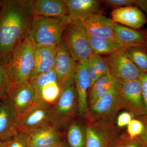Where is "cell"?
<instances>
[{"label": "cell", "mask_w": 147, "mask_h": 147, "mask_svg": "<svg viewBox=\"0 0 147 147\" xmlns=\"http://www.w3.org/2000/svg\"><path fill=\"white\" fill-rule=\"evenodd\" d=\"M33 19L26 0H0V63H8L26 37Z\"/></svg>", "instance_id": "1"}, {"label": "cell", "mask_w": 147, "mask_h": 147, "mask_svg": "<svg viewBox=\"0 0 147 147\" xmlns=\"http://www.w3.org/2000/svg\"><path fill=\"white\" fill-rule=\"evenodd\" d=\"M68 24L65 18L34 16L27 36L34 45L58 47Z\"/></svg>", "instance_id": "2"}, {"label": "cell", "mask_w": 147, "mask_h": 147, "mask_svg": "<svg viewBox=\"0 0 147 147\" xmlns=\"http://www.w3.org/2000/svg\"><path fill=\"white\" fill-rule=\"evenodd\" d=\"M34 62L35 46L27 36L6 65L11 79L10 91L29 82Z\"/></svg>", "instance_id": "3"}, {"label": "cell", "mask_w": 147, "mask_h": 147, "mask_svg": "<svg viewBox=\"0 0 147 147\" xmlns=\"http://www.w3.org/2000/svg\"><path fill=\"white\" fill-rule=\"evenodd\" d=\"M52 125L55 126L53 105L40 100L35 101L19 116L16 125V133L23 132L30 134Z\"/></svg>", "instance_id": "4"}, {"label": "cell", "mask_w": 147, "mask_h": 147, "mask_svg": "<svg viewBox=\"0 0 147 147\" xmlns=\"http://www.w3.org/2000/svg\"><path fill=\"white\" fill-rule=\"evenodd\" d=\"M62 41L76 62L86 61L94 54L88 35L82 25L68 23L64 30Z\"/></svg>", "instance_id": "5"}, {"label": "cell", "mask_w": 147, "mask_h": 147, "mask_svg": "<svg viewBox=\"0 0 147 147\" xmlns=\"http://www.w3.org/2000/svg\"><path fill=\"white\" fill-rule=\"evenodd\" d=\"M122 108V100L115 82L106 93L88 108L85 114L88 121L110 120Z\"/></svg>", "instance_id": "6"}, {"label": "cell", "mask_w": 147, "mask_h": 147, "mask_svg": "<svg viewBox=\"0 0 147 147\" xmlns=\"http://www.w3.org/2000/svg\"><path fill=\"white\" fill-rule=\"evenodd\" d=\"M109 73L116 82H125L140 79L143 72L131 61L123 48L105 59Z\"/></svg>", "instance_id": "7"}, {"label": "cell", "mask_w": 147, "mask_h": 147, "mask_svg": "<svg viewBox=\"0 0 147 147\" xmlns=\"http://www.w3.org/2000/svg\"><path fill=\"white\" fill-rule=\"evenodd\" d=\"M85 129V147H111L118 136L113 120L88 121Z\"/></svg>", "instance_id": "8"}, {"label": "cell", "mask_w": 147, "mask_h": 147, "mask_svg": "<svg viewBox=\"0 0 147 147\" xmlns=\"http://www.w3.org/2000/svg\"><path fill=\"white\" fill-rule=\"evenodd\" d=\"M115 85L120 94L123 108L132 115H146L140 79L125 82L115 81Z\"/></svg>", "instance_id": "9"}, {"label": "cell", "mask_w": 147, "mask_h": 147, "mask_svg": "<svg viewBox=\"0 0 147 147\" xmlns=\"http://www.w3.org/2000/svg\"><path fill=\"white\" fill-rule=\"evenodd\" d=\"M78 109V98L74 84L61 92L60 95L53 104V117L55 126L60 128L71 118Z\"/></svg>", "instance_id": "10"}, {"label": "cell", "mask_w": 147, "mask_h": 147, "mask_svg": "<svg viewBox=\"0 0 147 147\" xmlns=\"http://www.w3.org/2000/svg\"><path fill=\"white\" fill-rule=\"evenodd\" d=\"M77 65V62L72 59L61 41L58 47L54 68L57 76L61 92L74 84Z\"/></svg>", "instance_id": "11"}, {"label": "cell", "mask_w": 147, "mask_h": 147, "mask_svg": "<svg viewBox=\"0 0 147 147\" xmlns=\"http://www.w3.org/2000/svg\"><path fill=\"white\" fill-rule=\"evenodd\" d=\"M68 10V23L82 25L91 16L101 13V1L65 0Z\"/></svg>", "instance_id": "12"}, {"label": "cell", "mask_w": 147, "mask_h": 147, "mask_svg": "<svg viewBox=\"0 0 147 147\" xmlns=\"http://www.w3.org/2000/svg\"><path fill=\"white\" fill-rule=\"evenodd\" d=\"M26 5L33 16L67 18L65 0H26Z\"/></svg>", "instance_id": "13"}, {"label": "cell", "mask_w": 147, "mask_h": 147, "mask_svg": "<svg viewBox=\"0 0 147 147\" xmlns=\"http://www.w3.org/2000/svg\"><path fill=\"white\" fill-rule=\"evenodd\" d=\"M18 115L7 94L2 95L0 105V139L5 142L16 133Z\"/></svg>", "instance_id": "14"}, {"label": "cell", "mask_w": 147, "mask_h": 147, "mask_svg": "<svg viewBox=\"0 0 147 147\" xmlns=\"http://www.w3.org/2000/svg\"><path fill=\"white\" fill-rule=\"evenodd\" d=\"M111 17L115 23L135 30L141 29L147 22L145 13L136 6L114 9L111 13Z\"/></svg>", "instance_id": "15"}, {"label": "cell", "mask_w": 147, "mask_h": 147, "mask_svg": "<svg viewBox=\"0 0 147 147\" xmlns=\"http://www.w3.org/2000/svg\"><path fill=\"white\" fill-rule=\"evenodd\" d=\"M117 23L101 13L91 16L82 24L88 35L115 40V27Z\"/></svg>", "instance_id": "16"}, {"label": "cell", "mask_w": 147, "mask_h": 147, "mask_svg": "<svg viewBox=\"0 0 147 147\" xmlns=\"http://www.w3.org/2000/svg\"><path fill=\"white\" fill-rule=\"evenodd\" d=\"M34 46V66L29 81L54 68L56 55L59 47Z\"/></svg>", "instance_id": "17"}, {"label": "cell", "mask_w": 147, "mask_h": 147, "mask_svg": "<svg viewBox=\"0 0 147 147\" xmlns=\"http://www.w3.org/2000/svg\"><path fill=\"white\" fill-rule=\"evenodd\" d=\"M74 85L78 98V110L81 114H85L88 109V92L91 86L86 61L77 63Z\"/></svg>", "instance_id": "18"}, {"label": "cell", "mask_w": 147, "mask_h": 147, "mask_svg": "<svg viewBox=\"0 0 147 147\" xmlns=\"http://www.w3.org/2000/svg\"><path fill=\"white\" fill-rule=\"evenodd\" d=\"M115 35L116 40L123 48L134 46L147 47V32L116 24Z\"/></svg>", "instance_id": "19"}, {"label": "cell", "mask_w": 147, "mask_h": 147, "mask_svg": "<svg viewBox=\"0 0 147 147\" xmlns=\"http://www.w3.org/2000/svg\"><path fill=\"white\" fill-rule=\"evenodd\" d=\"M62 138L59 127H47L29 134L30 147H53L62 143Z\"/></svg>", "instance_id": "20"}, {"label": "cell", "mask_w": 147, "mask_h": 147, "mask_svg": "<svg viewBox=\"0 0 147 147\" xmlns=\"http://www.w3.org/2000/svg\"><path fill=\"white\" fill-rule=\"evenodd\" d=\"M7 95L13 102L18 118L36 101L34 88L30 82L11 90Z\"/></svg>", "instance_id": "21"}, {"label": "cell", "mask_w": 147, "mask_h": 147, "mask_svg": "<svg viewBox=\"0 0 147 147\" xmlns=\"http://www.w3.org/2000/svg\"><path fill=\"white\" fill-rule=\"evenodd\" d=\"M90 44L95 54L110 55L123 47L115 40L88 35Z\"/></svg>", "instance_id": "22"}, {"label": "cell", "mask_w": 147, "mask_h": 147, "mask_svg": "<svg viewBox=\"0 0 147 147\" xmlns=\"http://www.w3.org/2000/svg\"><path fill=\"white\" fill-rule=\"evenodd\" d=\"M123 49L131 61L143 73L147 72L146 46H134Z\"/></svg>", "instance_id": "23"}, {"label": "cell", "mask_w": 147, "mask_h": 147, "mask_svg": "<svg viewBox=\"0 0 147 147\" xmlns=\"http://www.w3.org/2000/svg\"><path fill=\"white\" fill-rule=\"evenodd\" d=\"M61 90L58 81H50L44 84L40 88L39 100L53 105L59 97Z\"/></svg>", "instance_id": "24"}, {"label": "cell", "mask_w": 147, "mask_h": 147, "mask_svg": "<svg viewBox=\"0 0 147 147\" xmlns=\"http://www.w3.org/2000/svg\"><path fill=\"white\" fill-rule=\"evenodd\" d=\"M67 137L69 147H85V128L80 124L74 123L70 125L67 130Z\"/></svg>", "instance_id": "25"}, {"label": "cell", "mask_w": 147, "mask_h": 147, "mask_svg": "<svg viewBox=\"0 0 147 147\" xmlns=\"http://www.w3.org/2000/svg\"><path fill=\"white\" fill-rule=\"evenodd\" d=\"M52 81H58L57 76L54 69L29 81L34 88L36 101L39 100V93L40 88L45 83Z\"/></svg>", "instance_id": "26"}, {"label": "cell", "mask_w": 147, "mask_h": 147, "mask_svg": "<svg viewBox=\"0 0 147 147\" xmlns=\"http://www.w3.org/2000/svg\"><path fill=\"white\" fill-rule=\"evenodd\" d=\"M111 147H146L139 137L130 138L128 135L123 134L118 136Z\"/></svg>", "instance_id": "27"}, {"label": "cell", "mask_w": 147, "mask_h": 147, "mask_svg": "<svg viewBox=\"0 0 147 147\" xmlns=\"http://www.w3.org/2000/svg\"><path fill=\"white\" fill-rule=\"evenodd\" d=\"M11 86V79L7 66L0 63V96L8 94Z\"/></svg>", "instance_id": "28"}, {"label": "cell", "mask_w": 147, "mask_h": 147, "mask_svg": "<svg viewBox=\"0 0 147 147\" xmlns=\"http://www.w3.org/2000/svg\"><path fill=\"white\" fill-rule=\"evenodd\" d=\"M6 147H30L29 134L19 132L5 142Z\"/></svg>", "instance_id": "29"}, {"label": "cell", "mask_w": 147, "mask_h": 147, "mask_svg": "<svg viewBox=\"0 0 147 147\" xmlns=\"http://www.w3.org/2000/svg\"><path fill=\"white\" fill-rule=\"evenodd\" d=\"M145 125L141 121L132 119L127 125V135L130 138L139 137L144 132Z\"/></svg>", "instance_id": "30"}, {"label": "cell", "mask_w": 147, "mask_h": 147, "mask_svg": "<svg viewBox=\"0 0 147 147\" xmlns=\"http://www.w3.org/2000/svg\"><path fill=\"white\" fill-rule=\"evenodd\" d=\"M92 58L96 69L100 77L109 73L108 65L105 59L101 57L100 55L95 54L92 56Z\"/></svg>", "instance_id": "31"}, {"label": "cell", "mask_w": 147, "mask_h": 147, "mask_svg": "<svg viewBox=\"0 0 147 147\" xmlns=\"http://www.w3.org/2000/svg\"><path fill=\"white\" fill-rule=\"evenodd\" d=\"M136 1L134 0H104L101 1L107 7L113 10L129 6H135Z\"/></svg>", "instance_id": "32"}, {"label": "cell", "mask_w": 147, "mask_h": 147, "mask_svg": "<svg viewBox=\"0 0 147 147\" xmlns=\"http://www.w3.org/2000/svg\"><path fill=\"white\" fill-rule=\"evenodd\" d=\"M92 56L86 61L87 70L91 80L90 88L100 77L95 67Z\"/></svg>", "instance_id": "33"}, {"label": "cell", "mask_w": 147, "mask_h": 147, "mask_svg": "<svg viewBox=\"0 0 147 147\" xmlns=\"http://www.w3.org/2000/svg\"><path fill=\"white\" fill-rule=\"evenodd\" d=\"M132 114L129 112H124L119 115L117 119V123L119 127L126 126L132 119Z\"/></svg>", "instance_id": "34"}, {"label": "cell", "mask_w": 147, "mask_h": 147, "mask_svg": "<svg viewBox=\"0 0 147 147\" xmlns=\"http://www.w3.org/2000/svg\"><path fill=\"white\" fill-rule=\"evenodd\" d=\"M140 80L147 116V72L143 73Z\"/></svg>", "instance_id": "35"}, {"label": "cell", "mask_w": 147, "mask_h": 147, "mask_svg": "<svg viewBox=\"0 0 147 147\" xmlns=\"http://www.w3.org/2000/svg\"><path fill=\"white\" fill-rule=\"evenodd\" d=\"M135 6L144 11L147 14V1H136Z\"/></svg>", "instance_id": "36"}, {"label": "cell", "mask_w": 147, "mask_h": 147, "mask_svg": "<svg viewBox=\"0 0 147 147\" xmlns=\"http://www.w3.org/2000/svg\"><path fill=\"white\" fill-rule=\"evenodd\" d=\"M144 124L145 125L144 130L142 135L139 137V138L144 144L145 146L147 147V122L146 123Z\"/></svg>", "instance_id": "37"}, {"label": "cell", "mask_w": 147, "mask_h": 147, "mask_svg": "<svg viewBox=\"0 0 147 147\" xmlns=\"http://www.w3.org/2000/svg\"><path fill=\"white\" fill-rule=\"evenodd\" d=\"M0 147H6L5 142H3L0 139Z\"/></svg>", "instance_id": "38"}, {"label": "cell", "mask_w": 147, "mask_h": 147, "mask_svg": "<svg viewBox=\"0 0 147 147\" xmlns=\"http://www.w3.org/2000/svg\"><path fill=\"white\" fill-rule=\"evenodd\" d=\"M53 147H65V146H64L63 143H62L61 144H60L57 145V146Z\"/></svg>", "instance_id": "39"}, {"label": "cell", "mask_w": 147, "mask_h": 147, "mask_svg": "<svg viewBox=\"0 0 147 147\" xmlns=\"http://www.w3.org/2000/svg\"><path fill=\"white\" fill-rule=\"evenodd\" d=\"M2 95L0 96V105H1V100Z\"/></svg>", "instance_id": "40"}]
</instances>
